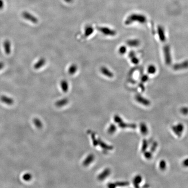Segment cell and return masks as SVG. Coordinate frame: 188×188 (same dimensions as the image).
Segmentation results:
<instances>
[{
    "instance_id": "27",
    "label": "cell",
    "mask_w": 188,
    "mask_h": 188,
    "mask_svg": "<svg viewBox=\"0 0 188 188\" xmlns=\"http://www.w3.org/2000/svg\"><path fill=\"white\" fill-rule=\"evenodd\" d=\"M94 157L92 155H90L87 158V159H86L85 161L84 162V164L85 165H88L89 164V163H91L93 161Z\"/></svg>"
},
{
    "instance_id": "3",
    "label": "cell",
    "mask_w": 188,
    "mask_h": 188,
    "mask_svg": "<svg viewBox=\"0 0 188 188\" xmlns=\"http://www.w3.org/2000/svg\"><path fill=\"white\" fill-rule=\"evenodd\" d=\"M96 28L97 29L105 35L114 36L116 34V31L108 27L97 26Z\"/></svg>"
},
{
    "instance_id": "12",
    "label": "cell",
    "mask_w": 188,
    "mask_h": 188,
    "mask_svg": "<svg viewBox=\"0 0 188 188\" xmlns=\"http://www.w3.org/2000/svg\"><path fill=\"white\" fill-rule=\"evenodd\" d=\"M46 63V60L44 57H42L34 65V68L35 69H38L42 67Z\"/></svg>"
},
{
    "instance_id": "22",
    "label": "cell",
    "mask_w": 188,
    "mask_h": 188,
    "mask_svg": "<svg viewBox=\"0 0 188 188\" xmlns=\"http://www.w3.org/2000/svg\"><path fill=\"white\" fill-rule=\"evenodd\" d=\"M68 100L67 99H64L61 100L59 101L56 103V105L58 106H62L67 103Z\"/></svg>"
},
{
    "instance_id": "16",
    "label": "cell",
    "mask_w": 188,
    "mask_h": 188,
    "mask_svg": "<svg viewBox=\"0 0 188 188\" xmlns=\"http://www.w3.org/2000/svg\"><path fill=\"white\" fill-rule=\"evenodd\" d=\"M130 58L131 59V61L135 65H137L139 62V60L136 57L135 54L133 51H131L128 55Z\"/></svg>"
},
{
    "instance_id": "38",
    "label": "cell",
    "mask_w": 188,
    "mask_h": 188,
    "mask_svg": "<svg viewBox=\"0 0 188 188\" xmlns=\"http://www.w3.org/2000/svg\"><path fill=\"white\" fill-rule=\"evenodd\" d=\"M182 165L183 166L186 167H188V158L185 159L182 162Z\"/></svg>"
},
{
    "instance_id": "19",
    "label": "cell",
    "mask_w": 188,
    "mask_h": 188,
    "mask_svg": "<svg viewBox=\"0 0 188 188\" xmlns=\"http://www.w3.org/2000/svg\"><path fill=\"white\" fill-rule=\"evenodd\" d=\"M78 70V67L75 64H72L70 66L68 69V72L70 75H73Z\"/></svg>"
},
{
    "instance_id": "15",
    "label": "cell",
    "mask_w": 188,
    "mask_h": 188,
    "mask_svg": "<svg viewBox=\"0 0 188 188\" xmlns=\"http://www.w3.org/2000/svg\"><path fill=\"white\" fill-rule=\"evenodd\" d=\"M142 177L140 175H137L135 177L133 180V183L135 187L136 188L139 187V184L142 182Z\"/></svg>"
},
{
    "instance_id": "6",
    "label": "cell",
    "mask_w": 188,
    "mask_h": 188,
    "mask_svg": "<svg viewBox=\"0 0 188 188\" xmlns=\"http://www.w3.org/2000/svg\"><path fill=\"white\" fill-rule=\"evenodd\" d=\"M136 99L138 102H139V103H140L143 105L149 106L150 105V101L139 94H138L136 95Z\"/></svg>"
},
{
    "instance_id": "14",
    "label": "cell",
    "mask_w": 188,
    "mask_h": 188,
    "mask_svg": "<svg viewBox=\"0 0 188 188\" xmlns=\"http://www.w3.org/2000/svg\"><path fill=\"white\" fill-rule=\"evenodd\" d=\"M127 45L130 47H136L139 46L140 44V42L138 39H132L129 40L127 41Z\"/></svg>"
},
{
    "instance_id": "41",
    "label": "cell",
    "mask_w": 188,
    "mask_h": 188,
    "mask_svg": "<svg viewBox=\"0 0 188 188\" xmlns=\"http://www.w3.org/2000/svg\"><path fill=\"white\" fill-rule=\"evenodd\" d=\"M139 86L141 88V89H142V91L143 92V91H144L145 90V88H144V86H143V84H139Z\"/></svg>"
},
{
    "instance_id": "17",
    "label": "cell",
    "mask_w": 188,
    "mask_h": 188,
    "mask_svg": "<svg viewBox=\"0 0 188 188\" xmlns=\"http://www.w3.org/2000/svg\"><path fill=\"white\" fill-rule=\"evenodd\" d=\"M60 84H61V87L63 91L64 92H67L69 89V84L68 82L65 80H63L61 81Z\"/></svg>"
},
{
    "instance_id": "20",
    "label": "cell",
    "mask_w": 188,
    "mask_h": 188,
    "mask_svg": "<svg viewBox=\"0 0 188 188\" xmlns=\"http://www.w3.org/2000/svg\"><path fill=\"white\" fill-rule=\"evenodd\" d=\"M110 173V170L109 169H105L103 172L102 173L101 175L99 176V178L100 180H103L106 177H107Z\"/></svg>"
},
{
    "instance_id": "36",
    "label": "cell",
    "mask_w": 188,
    "mask_h": 188,
    "mask_svg": "<svg viewBox=\"0 0 188 188\" xmlns=\"http://www.w3.org/2000/svg\"><path fill=\"white\" fill-rule=\"evenodd\" d=\"M114 120L116 123H120L121 122H122V119H121V118L118 115H115L114 117Z\"/></svg>"
},
{
    "instance_id": "18",
    "label": "cell",
    "mask_w": 188,
    "mask_h": 188,
    "mask_svg": "<svg viewBox=\"0 0 188 188\" xmlns=\"http://www.w3.org/2000/svg\"><path fill=\"white\" fill-rule=\"evenodd\" d=\"M141 132L143 135H146L148 133V129L146 125L144 123H141L140 125Z\"/></svg>"
},
{
    "instance_id": "13",
    "label": "cell",
    "mask_w": 188,
    "mask_h": 188,
    "mask_svg": "<svg viewBox=\"0 0 188 188\" xmlns=\"http://www.w3.org/2000/svg\"><path fill=\"white\" fill-rule=\"evenodd\" d=\"M119 126L121 128H136L137 127V126L134 123H124L123 122L119 124Z\"/></svg>"
},
{
    "instance_id": "26",
    "label": "cell",
    "mask_w": 188,
    "mask_h": 188,
    "mask_svg": "<svg viewBox=\"0 0 188 188\" xmlns=\"http://www.w3.org/2000/svg\"><path fill=\"white\" fill-rule=\"evenodd\" d=\"M116 130V127L115 126L114 124H111L109 128V133L110 134H113L114 133Z\"/></svg>"
},
{
    "instance_id": "23",
    "label": "cell",
    "mask_w": 188,
    "mask_h": 188,
    "mask_svg": "<svg viewBox=\"0 0 188 188\" xmlns=\"http://www.w3.org/2000/svg\"><path fill=\"white\" fill-rule=\"evenodd\" d=\"M148 142L146 139H144L142 141V145L141 151L144 153L146 150L148 148Z\"/></svg>"
},
{
    "instance_id": "21",
    "label": "cell",
    "mask_w": 188,
    "mask_h": 188,
    "mask_svg": "<svg viewBox=\"0 0 188 188\" xmlns=\"http://www.w3.org/2000/svg\"><path fill=\"white\" fill-rule=\"evenodd\" d=\"M148 72L150 74H154L156 71V68L153 65H150L148 68Z\"/></svg>"
},
{
    "instance_id": "4",
    "label": "cell",
    "mask_w": 188,
    "mask_h": 188,
    "mask_svg": "<svg viewBox=\"0 0 188 188\" xmlns=\"http://www.w3.org/2000/svg\"><path fill=\"white\" fill-rule=\"evenodd\" d=\"M22 16L24 19L31 21L33 23L36 24L38 22V19L37 17L27 11H24L22 13Z\"/></svg>"
},
{
    "instance_id": "25",
    "label": "cell",
    "mask_w": 188,
    "mask_h": 188,
    "mask_svg": "<svg viewBox=\"0 0 188 188\" xmlns=\"http://www.w3.org/2000/svg\"><path fill=\"white\" fill-rule=\"evenodd\" d=\"M176 127L177 128V129L178 130V132H180V133L182 134V132L184 130V125L182 123H178L176 126Z\"/></svg>"
},
{
    "instance_id": "11",
    "label": "cell",
    "mask_w": 188,
    "mask_h": 188,
    "mask_svg": "<svg viewBox=\"0 0 188 188\" xmlns=\"http://www.w3.org/2000/svg\"><path fill=\"white\" fill-rule=\"evenodd\" d=\"M100 71L103 75L106 76L108 78H112L113 77V73L106 67H102L100 69Z\"/></svg>"
},
{
    "instance_id": "7",
    "label": "cell",
    "mask_w": 188,
    "mask_h": 188,
    "mask_svg": "<svg viewBox=\"0 0 188 188\" xmlns=\"http://www.w3.org/2000/svg\"><path fill=\"white\" fill-rule=\"evenodd\" d=\"M94 29L92 26L91 25H87L86 26V28L84 29V34L82 35L83 38H88L89 36L91 35L93 32Z\"/></svg>"
},
{
    "instance_id": "39",
    "label": "cell",
    "mask_w": 188,
    "mask_h": 188,
    "mask_svg": "<svg viewBox=\"0 0 188 188\" xmlns=\"http://www.w3.org/2000/svg\"><path fill=\"white\" fill-rule=\"evenodd\" d=\"M4 1L3 0H0V10L2 9L4 7Z\"/></svg>"
},
{
    "instance_id": "10",
    "label": "cell",
    "mask_w": 188,
    "mask_h": 188,
    "mask_svg": "<svg viewBox=\"0 0 188 188\" xmlns=\"http://www.w3.org/2000/svg\"><path fill=\"white\" fill-rule=\"evenodd\" d=\"M3 45H4V49H5V53L7 55H8L11 53V42L8 40H6L4 42Z\"/></svg>"
},
{
    "instance_id": "1",
    "label": "cell",
    "mask_w": 188,
    "mask_h": 188,
    "mask_svg": "<svg viewBox=\"0 0 188 188\" xmlns=\"http://www.w3.org/2000/svg\"><path fill=\"white\" fill-rule=\"evenodd\" d=\"M147 19L144 15L140 14H132L127 17L125 21L126 25H129L135 22L140 23H145L146 22Z\"/></svg>"
},
{
    "instance_id": "8",
    "label": "cell",
    "mask_w": 188,
    "mask_h": 188,
    "mask_svg": "<svg viewBox=\"0 0 188 188\" xmlns=\"http://www.w3.org/2000/svg\"><path fill=\"white\" fill-rule=\"evenodd\" d=\"M158 34L160 40L163 42H165L166 40L165 31L164 28L161 26H159L158 27Z\"/></svg>"
},
{
    "instance_id": "31",
    "label": "cell",
    "mask_w": 188,
    "mask_h": 188,
    "mask_svg": "<svg viewBox=\"0 0 188 188\" xmlns=\"http://www.w3.org/2000/svg\"><path fill=\"white\" fill-rule=\"evenodd\" d=\"M129 185V182H116V185L117 186H128Z\"/></svg>"
},
{
    "instance_id": "34",
    "label": "cell",
    "mask_w": 188,
    "mask_h": 188,
    "mask_svg": "<svg viewBox=\"0 0 188 188\" xmlns=\"http://www.w3.org/2000/svg\"><path fill=\"white\" fill-rule=\"evenodd\" d=\"M180 111L183 115H187L188 114V108L186 107L182 108L180 109Z\"/></svg>"
},
{
    "instance_id": "5",
    "label": "cell",
    "mask_w": 188,
    "mask_h": 188,
    "mask_svg": "<svg viewBox=\"0 0 188 188\" xmlns=\"http://www.w3.org/2000/svg\"><path fill=\"white\" fill-rule=\"evenodd\" d=\"M188 68V60H186L180 63L176 64L173 66V69L176 71H179Z\"/></svg>"
},
{
    "instance_id": "40",
    "label": "cell",
    "mask_w": 188,
    "mask_h": 188,
    "mask_svg": "<svg viewBox=\"0 0 188 188\" xmlns=\"http://www.w3.org/2000/svg\"><path fill=\"white\" fill-rule=\"evenodd\" d=\"M5 66V64L2 61H0V70L3 69Z\"/></svg>"
},
{
    "instance_id": "35",
    "label": "cell",
    "mask_w": 188,
    "mask_h": 188,
    "mask_svg": "<svg viewBox=\"0 0 188 188\" xmlns=\"http://www.w3.org/2000/svg\"><path fill=\"white\" fill-rule=\"evenodd\" d=\"M34 124L38 128H40L42 127V123H41L40 121H39V120L38 119H34Z\"/></svg>"
},
{
    "instance_id": "2",
    "label": "cell",
    "mask_w": 188,
    "mask_h": 188,
    "mask_svg": "<svg viewBox=\"0 0 188 188\" xmlns=\"http://www.w3.org/2000/svg\"><path fill=\"white\" fill-rule=\"evenodd\" d=\"M163 53L165 63L166 65H170L172 63V57L170 48L169 45L166 44L164 46Z\"/></svg>"
},
{
    "instance_id": "42",
    "label": "cell",
    "mask_w": 188,
    "mask_h": 188,
    "mask_svg": "<svg viewBox=\"0 0 188 188\" xmlns=\"http://www.w3.org/2000/svg\"><path fill=\"white\" fill-rule=\"evenodd\" d=\"M66 2L68 3H71L72 2L73 0H64Z\"/></svg>"
},
{
    "instance_id": "32",
    "label": "cell",
    "mask_w": 188,
    "mask_h": 188,
    "mask_svg": "<svg viewBox=\"0 0 188 188\" xmlns=\"http://www.w3.org/2000/svg\"><path fill=\"white\" fill-rule=\"evenodd\" d=\"M172 131L175 133L176 135H177L178 137H180L181 136V133H180V132H178V130L177 129V128H176V126H173L172 127Z\"/></svg>"
},
{
    "instance_id": "37",
    "label": "cell",
    "mask_w": 188,
    "mask_h": 188,
    "mask_svg": "<svg viewBox=\"0 0 188 188\" xmlns=\"http://www.w3.org/2000/svg\"><path fill=\"white\" fill-rule=\"evenodd\" d=\"M148 79H149V77L147 75H144L141 78V80L142 82H146L147 81H148Z\"/></svg>"
},
{
    "instance_id": "9",
    "label": "cell",
    "mask_w": 188,
    "mask_h": 188,
    "mask_svg": "<svg viewBox=\"0 0 188 188\" xmlns=\"http://www.w3.org/2000/svg\"><path fill=\"white\" fill-rule=\"evenodd\" d=\"M0 100L1 102L7 104V105H12L14 102L13 99L6 95H2L0 97Z\"/></svg>"
},
{
    "instance_id": "28",
    "label": "cell",
    "mask_w": 188,
    "mask_h": 188,
    "mask_svg": "<svg viewBox=\"0 0 188 188\" xmlns=\"http://www.w3.org/2000/svg\"><path fill=\"white\" fill-rule=\"evenodd\" d=\"M127 51V48L125 46H122L119 48V52L121 55L125 54Z\"/></svg>"
},
{
    "instance_id": "29",
    "label": "cell",
    "mask_w": 188,
    "mask_h": 188,
    "mask_svg": "<svg viewBox=\"0 0 188 188\" xmlns=\"http://www.w3.org/2000/svg\"><path fill=\"white\" fill-rule=\"evenodd\" d=\"M144 153V155L146 159H151L152 158L153 155H152V154H151V152H150V151H145Z\"/></svg>"
},
{
    "instance_id": "30",
    "label": "cell",
    "mask_w": 188,
    "mask_h": 188,
    "mask_svg": "<svg viewBox=\"0 0 188 188\" xmlns=\"http://www.w3.org/2000/svg\"><path fill=\"white\" fill-rule=\"evenodd\" d=\"M32 175L29 173L25 174V175L23 176V178L25 181H29L32 178Z\"/></svg>"
},
{
    "instance_id": "24",
    "label": "cell",
    "mask_w": 188,
    "mask_h": 188,
    "mask_svg": "<svg viewBox=\"0 0 188 188\" xmlns=\"http://www.w3.org/2000/svg\"><path fill=\"white\" fill-rule=\"evenodd\" d=\"M159 167L162 170H164L166 168V162L164 160H162L159 162Z\"/></svg>"
},
{
    "instance_id": "33",
    "label": "cell",
    "mask_w": 188,
    "mask_h": 188,
    "mask_svg": "<svg viewBox=\"0 0 188 188\" xmlns=\"http://www.w3.org/2000/svg\"><path fill=\"white\" fill-rule=\"evenodd\" d=\"M158 146V143L156 142H153V144L151 147V152H154Z\"/></svg>"
}]
</instances>
